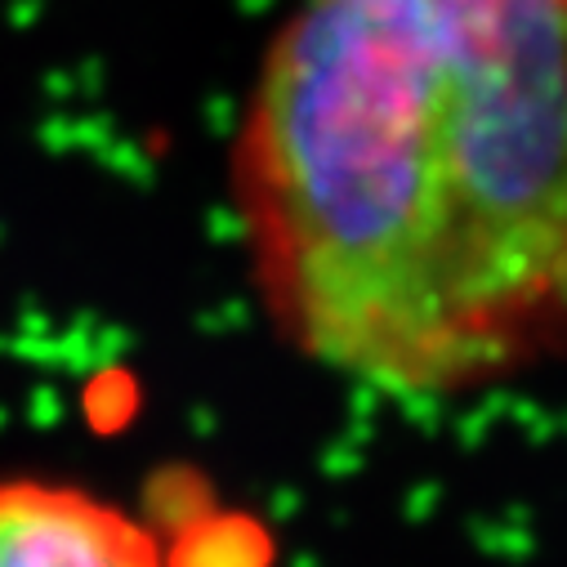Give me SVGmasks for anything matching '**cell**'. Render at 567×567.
I'll use <instances>...</instances> for the list:
<instances>
[{
    "mask_svg": "<svg viewBox=\"0 0 567 567\" xmlns=\"http://www.w3.org/2000/svg\"><path fill=\"white\" fill-rule=\"evenodd\" d=\"M567 0H300L237 134L250 272L305 358L402 398L563 331Z\"/></svg>",
    "mask_w": 567,
    "mask_h": 567,
    "instance_id": "1",
    "label": "cell"
},
{
    "mask_svg": "<svg viewBox=\"0 0 567 567\" xmlns=\"http://www.w3.org/2000/svg\"><path fill=\"white\" fill-rule=\"evenodd\" d=\"M0 567H166L121 505L45 478H0Z\"/></svg>",
    "mask_w": 567,
    "mask_h": 567,
    "instance_id": "2",
    "label": "cell"
}]
</instances>
